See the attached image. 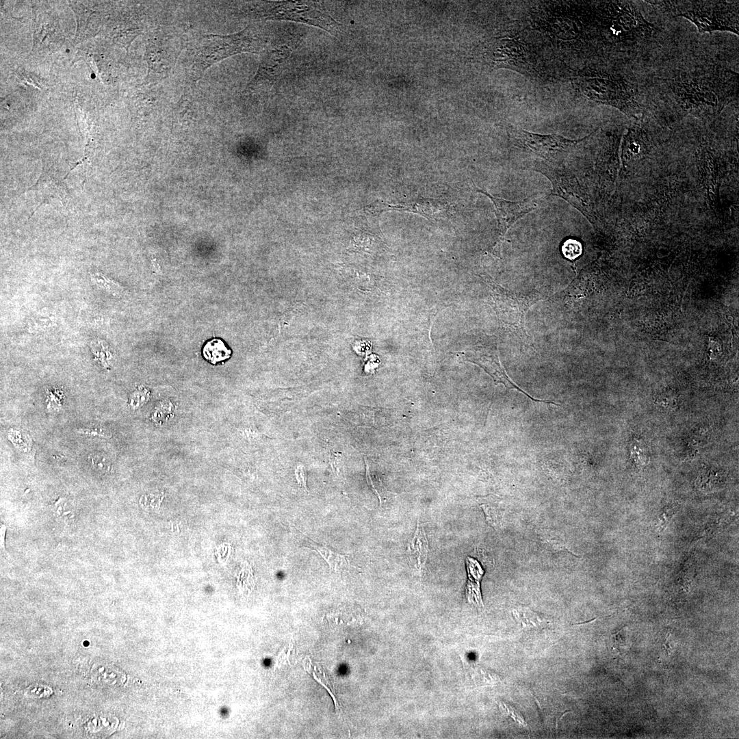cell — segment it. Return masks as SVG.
<instances>
[{
    "label": "cell",
    "mask_w": 739,
    "mask_h": 739,
    "mask_svg": "<svg viewBox=\"0 0 739 739\" xmlns=\"http://www.w3.org/2000/svg\"><path fill=\"white\" fill-rule=\"evenodd\" d=\"M738 88L737 74L710 68L679 72L669 82L673 98L689 112H716L724 107Z\"/></svg>",
    "instance_id": "obj_1"
},
{
    "label": "cell",
    "mask_w": 739,
    "mask_h": 739,
    "mask_svg": "<svg viewBox=\"0 0 739 739\" xmlns=\"http://www.w3.org/2000/svg\"><path fill=\"white\" fill-rule=\"evenodd\" d=\"M675 8L677 16L693 23L701 34L724 31L738 35V1H663Z\"/></svg>",
    "instance_id": "obj_2"
},
{
    "label": "cell",
    "mask_w": 739,
    "mask_h": 739,
    "mask_svg": "<svg viewBox=\"0 0 739 739\" xmlns=\"http://www.w3.org/2000/svg\"><path fill=\"white\" fill-rule=\"evenodd\" d=\"M261 50V42L250 27L230 35H205L193 60L194 79L198 80L208 67L226 57L244 52L258 53Z\"/></svg>",
    "instance_id": "obj_3"
},
{
    "label": "cell",
    "mask_w": 739,
    "mask_h": 739,
    "mask_svg": "<svg viewBox=\"0 0 739 739\" xmlns=\"http://www.w3.org/2000/svg\"><path fill=\"white\" fill-rule=\"evenodd\" d=\"M246 14L255 18L302 23L317 27L333 35L339 31V23L315 1L263 2L250 9Z\"/></svg>",
    "instance_id": "obj_4"
},
{
    "label": "cell",
    "mask_w": 739,
    "mask_h": 739,
    "mask_svg": "<svg viewBox=\"0 0 739 739\" xmlns=\"http://www.w3.org/2000/svg\"><path fill=\"white\" fill-rule=\"evenodd\" d=\"M575 83L588 99L612 106L630 115H634L640 109L637 88L627 79L583 76L577 78Z\"/></svg>",
    "instance_id": "obj_5"
},
{
    "label": "cell",
    "mask_w": 739,
    "mask_h": 739,
    "mask_svg": "<svg viewBox=\"0 0 739 739\" xmlns=\"http://www.w3.org/2000/svg\"><path fill=\"white\" fill-rule=\"evenodd\" d=\"M513 135L521 147L549 161L568 156L584 140H569L555 134L542 135L523 129H515Z\"/></svg>",
    "instance_id": "obj_6"
},
{
    "label": "cell",
    "mask_w": 739,
    "mask_h": 739,
    "mask_svg": "<svg viewBox=\"0 0 739 739\" xmlns=\"http://www.w3.org/2000/svg\"><path fill=\"white\" fill-rule=\"evenodd\" d=\"M485 58L493 67L504 68L519 73H528L530 62L527 51L516 37L495 38L486 46Z\"/></svg>",
    "instance_id": "obj_7"
},
{
    "label": "cell",
    "mask_w": 739,
    "mask_h": 739,
    "mask_svg": "<svg viewBox=\"0 0 739 739\" xmlns=\"http://www.w3.org/2000/svg\"><path fill=\"white\" fill-rule=\"evenodd\" d=\"M477 192L489 197L495 207V213L498 224V246L510 226L517 220L537 209L542 202V196H531L519 201H510L495 196L482 189L477 188Z\"/></svg>",
    "instance_id": "obj_8"
},
{
    "label": "cell",
    "mask_w": 739,
    "mask_h": 739,
    "mask_svg": "<svg viewBox=\"0 0 739 739\" xmlns=\"http://www.w3.org/2000/svg\"><path fill=\"white\" fill-rule=\"evenodd\" d=\"M291 53V49L285 45L267 52L260 62L256 75L248 84L247 90L268 88L274 85L281 76Z\"/></svg>",
    "instance_id": "obj_9"
},
{
    "label": "cell",
    "mask_w": 739,
    "mask_h": 739,
    "mask_svg": "<svg viewBox=\"0 0 739 739\" xmlns=\"http://www.w3.org/2000/svg\"><path fill=\"white\" fill-rule=\"evenodd\" d=\"M448 206L443 203L433 199L421 198L406 203L391 205L376 200L365 209L372 213H380L386 210L409 211L419 214L428 219H432L439 213L445 211Z\"/></svg>",
    "instance_id": "obj_10"
},
{
    "label": "cell",
    "mask_w": 739,
    "mask_h": 739,
    "mask_svg": "<svg viewBox=\"0 0 739 739\" xmlns=\"http://www.w3.org/2000/svg\"><path fill=\"white\" fill-rule=\"evenodd\" d=\"M467 580L465 586V597L469 604L483 608L484 604L480 590V582L484 569L475 558L467 556L465 560Z\"/></svg>",
    "instance_id": "obj_11"
},
{
    "label": "cell",
    "mask_w": 739,
    "mask_h": 739,
    "mask_svg": "<svg viewBox=\"0 0 739 739\" xmlns=\"http://www.w3.org/2000/svg\"><path fill=\"white\" fill-rule=\"evenodd\" d=\"M407 552L411 563L414 567L418 571L422 570L428 557V543L425 531L419 521H417L414 536L409 544Z\"/></svg>",
    "instance_id": "obj_12"
},
{
    "label": "cell",
    "mask_w": 739,
    "mask_h": 739,
    "mask_svg": "<svg viewBox=\"0 0 739 739\" xmlns=\"http://www.w3.org/2000/svg\"><path fill=\"white\" fill-rule=\"evenodd\" d=\"M308 540L313 549L317 551L328 563L330 572H339L347 565L346 555L336 552L324 545H319L309 538Z\"/></svg>",
    "instance_id": "obj_13"
},
{
    "label": "cell",
    "mask_w": 739,
    "mask_h": 739,
    "mask_svg": "<svg viewBox=\"0 0 739 739\" xmlns=\"http://www.w3.org/2000/svg\"><path fill=\"white\" fill-rule=\"evenodd\" d=\"M231 350L219 339L208 341L203 348L204 357L213 364L229 359Z\"/></svg>",
    "instance_id": "obj_14"
},
{
    "label": "cell",
    "mask_w": 739,
    "mask_h": 739,
    "mask_svg": "<svg viewBox=\"0 0 739 739\" xmlns=\"http://www.w3.org/2000/svg\"><path fill=\"white\" fill-rule=\"evenodd\" d=\"M515 617L526 629L541 628L547 624V621L526 607H520L515 610Z\"/></svg>",
    "instance_id": "obj_15"
},
{
    "label": "cell",
    "mask_w": 739,
    "mask_h": 739,
    "mask_svg": "<svg viewBox=\"0 0 739 739\" xmlns=\"http://www.w3.org/2000/svg\"><path fill=\"white\" fill-rule=\"evenodd\" d=\"M679 507L677 505L665 506L660 510L656 524L658 532H662L669 525Z\"/></svg>",
    "instance_id": "obj_16"
},
{
    "label": "cell",
    "mask_w": 739,
    "mask_h": 739,
    "mask_svg": "<svg viewBox=\"0 0 739 739\" xmlns=\"http://www.w3.org/2000/svg\"><path fill=\"white\" fill-rule=\"evenodd\" d=\"M72 9L75 12L77 21V29L76 37L85 29V27L88 21V18L92 14V11L84 7L82 4L73 3Z\"/></svg>",
    "instance_id": "obj_17"
},
{
    "label": "cell",
    "mask_w": 739,
    "mask_h": 739,
    "mask_svg": "<svg viewBox=\"0 0 739 739\" xmlns=\"http://www.w3.org/2000/svg\"><path fill=\"white\" fill-rule=\"evenodd\" d=\"M562 252L565 257L573 260L580 255L582 246L579 242L575 239H568L563 244Z\"/></svg>",
    "instance_id": "obj_18"
},
{
    "label": "cell",
    "mask_w": 739,
    "mask_h": 739,
    "mask_svg": "<svg viewBox=\"0 0 739 739\" xmlns=\"http://www.w3.org/2000/svg\"><path fill=\"white\" fill-rule=\"evenodd\" d=\"M92 278L94 281L95 283H96V285L101 288L112 292V294L114 292L115 290L117 291V289H116L117 288V286L115 285V283H114L112 281L109 280L102 274H95Z\"/></svg>",
    "instance_id": "obj_19"
}]
</instances>
